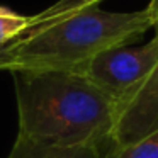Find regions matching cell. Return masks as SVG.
<instances>
[{
    "instance_id": "obj_7",
    "label": "cell",
    "mask_w": 158,
    "mask_h": 158,
    "mask_svg": "<svg viewBox=\"0 0 158 158\" xmlns=\"http://www.w3.org/2000/svg\"><path fill=\"white\" fill-rule=\"evenodd\" d=\"M100 158H158V131L127 146L109 148Z\"/></svg>"
},
{
    "instance_id": "obj_9",
    "label": "cell",
    "mask_w": 158,
    "mask_h": 158,
    "mask_svg": "<svg viewBox=\"0 0 158 158\" xmlns=\"http://www.w3.org/2000/svg\"><path fill=\"white\" fill-rule=\"evenodd\" d=\"M155 29H158V22H156V26H155Z\"/></svg>"
},
{
    "instance_id": "obj_5",
    "label": "cell",
    "mask_w": 158,
    "mask_h": 158,
    "mask_svg": "<svg viewBox=\"0 0 158 158\" xmlns=\"http://www.w3.org/2000/svg\"><path fill=\"white\" fill-rule=\"evenodd\" d=\"M102 150L92 146H51L15 138L7 158H100Z\"/></svg>"
},
{
    "instance_id": "obj_2",
    "label": "cell",
    "mask_w": 158,
    "mask_h": 158,
    "mask_svg": "<svg viewBox=\"0 0 158 158\" xmlns=\"http://www.w3.org/2000/svg\"><path fill=\"white\" fill-rule=\"evenodd\" d=\"M158 22V0L136 12L90 7L44 24L0 48L5 72H80L94 56L136 41Z\"/></svg>"
},
{
    "instance_id": "obj_4",
    "label": "cell",
    "mask_w": 158,
    "mask_h": 158,
    "mask_svg": "<svg viewBox=\"0 0 158 158\" xmlns=\"http://www.w3.org/2000/svg\"><path fill=\"white\" fill-rule=\"evenodd\" d=\"M158 131V65L116 102L110 148L127 146Z\"/></svg>"
},
{
    "instance_id": "obj_8",
    "label": "cell",
    "mask_w": 158,
    "mask_h": 158,
    "mask_svg": "<svg viewBox=\"0 0 158 158\" xmlns=\"http://www.w3.org/2000/svg\"><path fill=\"white\" fill-rule=\"evenodd\" d=\"M29 21L31 17L27 15H21L5 5H0V48L21 38L29 27Z\"/></svg>"
},
{
    "instance_id": "obj_3",
    "label": "cell",
    "mask_w": 158,
    "mask_h": 158,
    "mask_svg": "<svg viewBox=\"0 0 158 158\" xmlns=\"http://www.w3.org/2000/svg\"><path fill=\"white\" fill-rule=\"evenodd\" d=\"M158 65V29L143 46H116L94 56L80 68L89 82L102 90L114 104L139 85Z\"/></svg>"
},
{
    "instance_id": "obj_1",
    "label": "cell",
    "mask_w": 158,
    "mask_h": 158,
    "mask_svg": "<svg viewBox=\"0 0 158 158\" xmlns=\"http://www.w3.org/2000/svg\"><path fill=\"white\" fill-rule=\"evenodd\" d=\"M17 138L51 146L110 148L112 99L78 72H15Z\"/></svg>"
},
{
    "instance_id": "obj_6",
    "label": "cell",
    "mask_w": 158,
    "mask_h": 158,
    "mask_svg": "<svg viewBox=\"0 0 158 158\" xmlns=\"http://www.w3.org/2000/svg\"><path fill=\"white\" fill-rule=\"evenodd\" d=\"M100 2H102V0H58L56 4L49 5V7L44 9L43 12H39V14H36V15H31L29 27L26 29L24 34H27V32L34 31V29L41 27V26H44V24H51V22L70 17V15L77 14V12L85 10V9L97 7Z\"/></svg>"
}]
</instances>
